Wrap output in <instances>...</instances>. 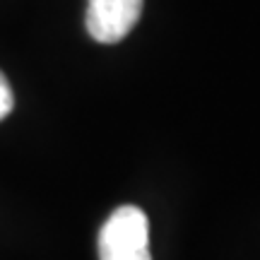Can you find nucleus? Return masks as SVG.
Here are the masks:
<instances>
[{
  "instance_id": "3",
  "label": "nucleus",
  "mask_w": 260,
  "mask_h": 260,
  "mask_svg": "<svg viewBox=\"0 0 260 260\" xmlns=\"http://www.w3.org/2000/svg\"><path fill=\"white\" fill-rule=\"evenodd\" d=\"M15 109V94H12V87H10L8 77L0 73V121H5Z\"/></svg>"
},
{
  "instance_id": "1",
  "label": "nucleus",
  "mask_w": 260,
  "mask_h": 260,
  "mask_svg": "<svg viewBox=\"0 0 260 260\" xmlns=\"http://www.w3.org/2000/svg\"><path fill=\"white\" fill-rule=\"evenodd\" d=\"M99 260H152L147 214L135 205L113 210L99 232Z\"/></svg>"
},
{
  "instance_id": "2",
  "label": "nucleus",
  "mask_w": 260,
  "mask_h": 260,
  "mask_svg": "<svg viewBox=\"0 0 260 260\" xmlns=\"http://www.w3.org/2000/svg\"><path fill=\"white\" fill-rule=\"evenodd\" d=\"M142 12V0H87V31L99 44H116L130 34Z\"/></svg>"
}]
</instances>
